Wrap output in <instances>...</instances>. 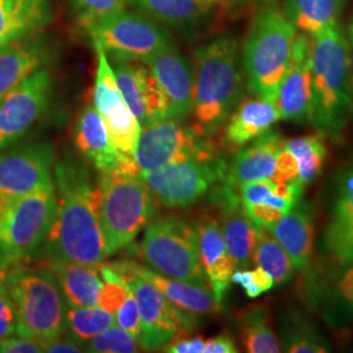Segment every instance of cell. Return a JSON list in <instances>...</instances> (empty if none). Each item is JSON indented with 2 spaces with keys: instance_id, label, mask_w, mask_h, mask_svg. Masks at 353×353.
<instances>
[{
  "instance_id": "6da1fadb",
  "label": "cell",
  "mask_w": 353,
  "mask_h": 353,
  "mask_svg": "<svg viewBox=\"0 0 353 353\" xmlns=\"http://www.w3.org/2000/svg\"><path fill=\"white\" fill-rule=\"evenodd\" d=\"M57 212L36 258L100 265L106 258L101 192L88 169L64 159L54 165Z\"/></svg>"
},
{
  "instance_id": "7a4b0ae2",
  "label": "cell",
  "mask_w": 353,
  "mask_h": 353,
  "mask_svg": "<svg viewBox=\"0 0 353 353\" xmlns=\"http://www.w3.org/2000/svg\"><path fill=\"white\" fill-rule=\"evenodd\" d=\"M194 126L212 137L225 126L245 90L239 41L221 36L194 51Z\"/></svg>"
},
{
  "instance_id": "3957f363",
  "label": "cell",
  "mask_w": 353,
  "mask_h": 353,
  "mask_svg": "<svg viewBox=\"0 0 353 353\" xmlns=\"http://www.w3.org/2000/svg\"><path fill=\"white\" fill-rule=\"evenodd\" d=\"M313 76L312 125L325 138H339L352 112L350 46L341 24L310 37Z\"/></svg>"
},
{
  "instance_id": "277c9868",
  "label": "cell",
  "mask_w": 353,
  "mask_h": 353,
  "mask_svg": "<svg viewBox=\"0 0 353 353\" xmlns=\"http://www.w3.org/2000/svg\"><path fill=\"white\" fill-rule=\"evenodd\" d=\"M296 36V26L274 4L254 17L241 50V61L246 87L256 99L276 102Z\"/></svg>"
},
{
  "instance_id": "5b68a950",
  "label": "cell",
  "mask_w": 353,
  "mask_h": 353,
  "mask_svg": "<svg viewBox=\"0 0 353 353\" xmlns=\"http://www.w3.org/2000/svg\"><path fill=\"white\" fill-rule=\"evenodd\" d=\"M4 283L16 306L17 335L42 341L67 332V303L48 267L13 265Z\"/></svg>"
},
{
  "instance_id": "8992f818",
  "label": "cell",
  "mask_w": 353,
  "mask_h": 353,
  "mask_svg": "<svg viewBox=\"0 0 353 353\" xmlns=\"http://www.w3.org/2000/svg\"><path fill=\"white\" fill-rule=\"evenodd\" d=\"M101 227L106 258L126 248L148 225L156 212V201L139 176L121 172H102Z\"/></svg>"
},
{
  "instance_id": "52a82bcc",
  "label": "cell",
  "mask_w": 353,
  "mask_h": 353,
  "mask_svg": "<svg viewBox=\"0 0 353 353\" xmlns=\"http://www.w3.org/2000/svg\"><path fill=\"white\" fill-rule=\"evenodd\" d=\"M139 256L164 276L210 288L199 256L196 227L178 216L165 214L148 223Z\"/></svg>"
},
{
  "instance_id": "ba28073f",
  "label": "cell",
  "mask_w": 353,
  "mask_h": 353,
  "mask_svg": "<svg viewBox=\"0 0 353 353\" xmlns=\"http://www.w3.org/2000/svg\"><path fill=\"white\" fill-rule=\"evenodd\" d=\"M55 212L57 190L50 178L0 214V268L8 270L36 258Z\"/></svg>"
},
{
  "instance_id": "9c48e42d",
  "label": "cell",
  "mask_w": 353,
  "mask_h": 353,
  "mask_svg": "<svg viewBox=\"0 0 353 353\" xmlns=\"http://www.w3.org/2000/svg\"><path fill=\"white\" fill-rule=\"evenodd\" d=\"M92 38L110 58L145 62L172 41L160 23L143 12L126 8L84 26Z\"/></svg>"
},
{
  "instance_id": "30bf717a",
  "label": "cell",
  "mask_w": 353,
  "mask_h": 353,
  "mask_svg": "<svg viewBox=\"0 0 353 353\" xmlns=\"http://www.w3.org/2000/svg\"><path fill=\"white\" fill-rule=\"evenodd\" d=\"M220 156L211 137L183 119L166 118L141 126L135 160L140 173L191 159L210 160ZM139 173V174H140Z\"/></svg>"
},
{
  "instance_id": "8fae6325",
  "label": "cell",
  "mask_w": 353,
  "mask_h": 353,
  "mask_svg": "<svg viewBox=\"0 0 353 353\" xmlns=\"http://www.w3.org/2000/svg\"><path fill=\"white\" fill-rule=\"evenodd\" d=\"M300 296L328 326L353 325V262H341L328 255L310 262L303 271Z\"/></svg>"
},
{
  "instance_id": "7c38bea8",
  "label": "cell",
  "mask_w": 353,
  "mask_h": 353,
  "mask_svg": "<svg viewBox=\"0 0 353 353\" xmlns=\"http://www.w3.org/2000/svg\"><path fill=\"white\" fill-rule=\"evenodd\" d=\"M227 168V161L217 156L210 160L191 159L165 165L138 176L150 188L156 202L166 208L183 210L202 199L224 179Z\"/></svg>"
},
{
  "instance_id": "4fadbf2b",
  "label": "cell",
  "mask_w": 353,
  "mask_h": 353,
  "mask_svg": "<svg viewBox=\"0 0 353 353\" xmlns=\"http://www.w3.org/2000/svg\"><path fill=\"white\" fill-rule=\"evenodd\" d=\"M139 305L141 332L139 345L157 351L178 338L189 336L198 327V316L186 312L165 297L152 283L132 272H119Z\"/></svg>"
},
{
  "instance_id": "5bb4252c",
  "label": "cell",
  "mask_w": 353,
  "mask_h": 353,
  "mask_svg": "<svg viewBox=\"0 0 353 353\" xmlns=\"http://www.w3.org/2000/svg\"><path fill=\"white\" fill-rule=\"evenodd\" d=\"M52 93V77L45 67L28 76L0 100V151L24 138L46 112Z\"/></svg>"
},
{
  "instance_id": "9a60e30c",
  "label": "cell",
  "mask_w": 353,
  "mask_h": 353,
  "mask_svg": "<svg viewBox=\"0 0 353 353\" xmlns=\"http://www.w3.org/2000/svg\"><path fill=\"white\" fill-rule=\"evenodd\" d=\"M54 161L55 151L46 141L0 151V214L52 178Z\"/></svg>"
},
{
  "instance_id": "2e32d148",
  "label": "cell",
  "mask_w": 353,
  "mask_h": 353,
  "mask_svg": "<svg viewBox=\"0 0 353 353\" xmlns=\"http://www.w3.org/2000/svg\"><path fill=\"white\" fill-rule=\"evenodd\" d=\"M93 46L97 57L93 105L105 122L114 147L121 151H128L138 143L141 130L140 122L119 90L108 54L99 43L93 42Z\"/></svg>"
},
{
  "instance_id": "e0dca14e",
  "label": "cell",
  "mask_w": 353,
  "mask_h": 353,
  "mask_svg": "<svg viewBox=\"0 0 353 353\" xmlns=\"http://www.w3.org/2000/svg\"><path fill=\"white\" fill-rule=\"evenodd\" d=\"M276 105L283 121L312 123L313 118V76L310 36L297 33L290 67L276 96Z\"/></svg>"
},
{
  "instance_id": "ac0fdd59",
  "label": "cell",
  "mask_w": 353,
  "mask_h": 353,
  "mask_svg": "<svg viewBox=\"0 0 353 353\" xmlns=\"http://www.w3.org/2000/svg\"><path fill=\"white\" fill-rule=\"evenodd\" d=\"M117 84L140 126L169 118L168 103L144 62L112 58Z\"/></svg>"
},
{
  "instance_id": "d6986e66",
  "label": "cell",
  "mask_w": 353,
  "mask_h": 353,
  "mask_svg": "<svg viewBox=\"0 0 353 353\" xmlns=\"http://www.w3.org/2000/svg\"><path fill=\"white\" fill-rule=\"evenodd\" d=\"M76 148L100 173L121 172L139 176L135 159L121 154L110 143L108 130L100 113L93 103H88L79 114L74 128Z\"/></svg>"
},
{
  "instance_id": "ffe728a7",
  "label": "cell",
  "mask_w": 353,
  "mask_h": 353,
  "mask_svg": "<svg viewBox=\"0 0 353 353\" xmlns=\"http://www.w3.org/2000/svg\"><path fill=\"white\" fill-rule=\"evenodd\" d=\"M144 63L151 70L163 92L169 118L185 119L191 114L194 93V74L189 61L170 42Z\"/></svg>"
},
{
  "instance_id": "44dd1931",
  "label": "cell",
  "mask_w": 353,
  "mask_h": 353,
  "mask_svg": "<svg viewBox=\"0 0 353 353\" xmlns=\"http://www.w3.org/2000/svg\"><path fill=\"white\" fill-rule=\"evenodd\" d=\"M288 254L296 271L303 272L313 258L316 211L312 203L300 201L276 224L265 229Z\"/></svg>"
},
{
  "instance_id": "7402d4cb",
  "label": "cell",
  "mask_w": 353,
  "mask_h": 353,
  "mask_svg": "<svg viewBox=\"0 0 353 353\" xmlns=\"http://www.w3.org/2000/svg\"><path fill=\"white\" fill-rule=\"evenodd\" d=\"M109 265H113L119 272H132L140 278L145 279L157 290H161L166 299H169L178 307L192 314L204 316L214 314L221 310L223 305L216 301L212 290L208 287H201L176 279L168 278L135 261H115Z\"/></svg>"
},
{
  "instance_id": "603a6c76",
  "label": "cell",
  "mask_w": 353,
  "mask_h": 353,
  "mask_svg": "<svg viewBox=\"0 0 353 353\" xmlns=\"http://www.w3.org/2000/svg\"><path fill=\"white\" fill-rule=\"evenodd\" d=\"M280 131L270 130L265 135L241 147L232 163L228 164L224 182L239 190L242 183L271 178L279 153L284 148Z\"/></svg>"
},
{
  "instance_id": "cb8c5ba5",
  "label": "cell",
  "mask_w": 353,
  "mask_h": 353,
  "mask_svg": "<svg viewBox=\"0 0 353 353\" xmlns=\"http://www.w3.org/2000/svg\"><path fill=\"white\" fill-rule=\"evenodd\" d=\"M195 227L203 270L216 301L223 305L236 267L228 252L219 221L207 214L203 216Z\"/></svg>"
},
{
  "instance_id": "d4e9b609",
  "label": "cell",
  "mask_w": 353,
  "mask_h": 353,
  "mask_svg": "<svg viewBox=\"0 0 353 353\" xmlns=\"http://www.w3.org/2000/svg\"><path fill=\"white\" fill-rule=\"evenodd\" d=\"M281 119L275 101L250 99L240 102L229 117L224 130V145L240 150L252 140L265 135Z\"/></svg>"
},
{
  "instance_id": "484cf974",
  "label": "cell",
  "mask_w": 353,
  "mask_h": 353,
  "mask_svg": "<svg viewBox=\"0 0 353 353\" xmlns=\"http://www.w3.org/2000/svg\"><path fill=\"white\" fill-rule=\"evenodd\" d=\"M214 3L211 0H128V4L161 26L189 33L204 24Z\"/></svg>"
},
{
  "instance_id": "4316f807",
  "label": "cell",
  "mask_w": 353,
  "mask_h": 353,
  "mask_svg": "<svg viewBox=\"0 0 353 353\" xmlns=\"http://www.w3.org/2000/svg\"><path fill=\"white\" fill-rule=\"evenodd\" d=\"M220 230L236 268H249L262 228L254 225L242 203L220 208Z\"/></svg>"
},
{
  "instance_id": "83f0119b",
  "label": "cell",
  "mask_w": 353,
  "mask_h": 353,
  "mask_svg": "<svg viewBox=\"0 0 353 353\" xmlns=\"http://www.w3.org/2000/svg\"><path fill=\"white\" fill-rule=\"evenodd\" d=\"M50 16V0H0V45L37 32Z\"/></svg>"
},
{
  "instance_id": "f1b7e54d",
  "label": "cell",
  "mask_w": 353,
  "mask_h": 353,
  "mask_svg": "<svg viewBox=\"0 0 353 353\" xmlns=\"http://www.w3.org/2000/svg\"><path fill=\"white\" fill-rule=\"evenodd\" d=\"M46 50L36 41L26 38L0 45V100L43 67Z\"/></svg>"
},
{
  "instance_id": "f546056e",
  "label": "cell",
  "mask_w": 353,
  "mask_h": 353,
  "mask_svg": "<svg viewBox=\"0 0 353 353\" xmlns=\"http://www.w3.org/2000/svg\"><path fill=\"white\" fill-rule=\"evenodd\" d=\"M63 292L65 303L74 306H96L103 285L99 265L65 261H46Z\"/></svg>"
},
{
  "instance_id": "4dcf8cb0",
  "label": "cell",
  "mask_w": 353,
  "mask_h": 353,
  "mask_svg": "<svg viewBox=\"0 0 353 353\" xmlns=\"http://www.w3.org/2000/svg\"><path fill=\"white\" fill-rule=\"evenodd\" d=\"M278 331L281 352L327 353L332 351L330 341L312 319L296 309H290L279 316Z\"/></svg>"
},
{
  "instance_id": "1f68e13d",
  "label": "cell",
  "mask_w": 353,
  "mask_h": 353,
  "mask_svg": "<svg viewBox=\"0 0 353 353\" xmlns=\"http://www.w3.org/2000/svg\"><path fill=\"white\" fill-rule=\"evenodd\" d=\"M348 0H284L283 11L297 30L310 37L339 24Z\"/></svg>"
},
{
  "instance_id": "d6a6232c",
  "label": "cell",
  "mask_w": 353,
  "mask_h": 353,
  "mask_svg": "<svg viewBox=\"0 0 353 353\" xmlns=\"http://www.w3.org/2000/svg\"><path fill=\"white\" fill-rule=\"evenodd\" d=\"M241 341L250 353L281 352L278 335L270 323L268 309L252 305L239 314Z\"/></svg>"
},
{
  "instance_id": "836d02e7",
  "label": "cell",
  "mask_w": 353,
  "mask_h": 353,
  "mask_svg": "<svg viewBox=\"0 0 353 353\" xmlns=\"http://www.w3.org/2000/svg\"><path fill=\"white\" fill-rule=\"evenodd\" d=\"M284 148L296 157L300 169V182L305 188L321 176L327 156V147L322 134L316 132L285 140Z\"/></svg>"
},
{
  "instance_id": "e575fe53",
  "label": "cell",
  "mask_w": 353,
  "mask_h": 353,
  "mask_svg": "<svg viewBox=\"0 0 353 353\" xmlns=\"http://www.w3.org/2000/svg\"><path fill=\"white\" fill-rule=\"evenodd\" d=\"M252 265L262 267L274 279L275 285L288 283L296 272L288 254L265 229H262L261 237L254 250Z\"/></svg>"
},
{
  "instance_id": "d590c367",
  "label": "cell",
  "mask_w": 353,
  "mask_h": 353,
  "mask_svg": "<svg viewBox=\"0 0 353 353\" xmlns=\"http://www.w3.org/2000/svg\"><path fill=\"white\" fill-rule=\"evenodd\" d=\"M113 323V314L100 306H74L67 303V331L83 344Z\"/></svg>"
},
{
  "instance_id": "8d00e7d4",
  "label": "cell",
  "mask_w": 353,
  "mask_h": 353,
  "mask_svg": "<svg viewBox=\"0 0 353 353\" xmlns=\"http://www.w3.org/2000/svg\"><path fill=\"white\" fill-rule=\"evenodd\" d=\"M322 242L328 256L341 262H353V220L332 219Z\"/></svg>"
},
{
  "instance_id": "74e56055",
  "label": "cell",
  "mask_w": 353,
  "mask_h": 353,
  "mask_svg": "<svg viewBox=\"0 0 353 353\" xmlns=\"http://www.w3.org/2000/svg\"><path fill=\"white\" fill-rule=\"evenodd\" d=\"M139 351V341L119 325H112L84 343V352L134 353Z\"/></svg>"
},
{
  "instance_id": "f35d334b",
  "label": "cell",
  "mask_w": 353,
  "mask_h": 353,
  "mask_svg": "<svg viewBox=\"0 0 353 353\" xmlns=\"http://www.w3.org/2000/svg\"><path fill=\"white\" fill-rule=\"evenodd\" d=\"M99 268L103 285L99 293L97 305L114 316L126 300V284L119 271H117L113 265H100Z\"/></svg>"
},
{
  "instance_id": "ab89813d",
  "label": "cell",
  "mask_w": 353,
  "mask_h": 353,
  "mask_svg": "<svg viewBox=\"0 0 353 353\" xmlns=\"http://www.w3.org/2000/svg\"><path fill=\"white\" fill-rule=\"evenodd\" d=\"M81 26L126 8L128 0H70Z\"/></svg>"
},
{
  "instance_id": "60d3db41",
  "label": "cell",
  "mask_w": 353,
  "mask_h": 353,
  "mask_svg": "<svg viewBox=\"0 0 353 353\" xmlns=\"http://www.w3.org/2000/svg\"><path fill=\"white\" fill-rule=\"evenodd\" d=\"M232 283L241 285L249 299H256L274 288L275 283L265 270L255 265L254 270L236 268L232 274Z\"/></svg>"
},
{
  "instance_id": "b9f144b4",
  "label": "cell",
  "mask_w": 353,
  "mask_h": 353,
  "mask_svg": "<svg viewBox=\"0 0 353 353\" xmlns=\"http://www.w3.org/2000/svg\"><path fill=\"white\" fill-rule=\"evenodd\" d=\"M332 219L353 220V163L341 173L334 194Z\"/></svg>"
},
{
  "instance_id": "7bdbcfd3",
  "label": "cell",
  "mask_w": 353,
  "mask_h": 353,
  "mask_svg": "<svg viewBox=\"0 0 353 353\" xmlns=\"http://www.w3.org/2000/svg\"><path fill=\"white\" fill-rule=\"evenodd\" d=\"M127 287V285H126ZM114 321L128 334H131L135 339H140L141 332V319H140V310L138 301L134 293L127 287V297L125 303L118 309L114 314Z\"/></svg>"
},
{
  "instance_id": "ee69618b",
  "label": "cell",
  "mask_w": 353,
  "mask_h": 353,
  "mask_svg": "<svg viewBox=\"0 0 353 353\" xmlns=\"http://www.w3.org/2000/svg\"><path fill=\"white\" fill-rule=\"evenodd\" d=\"M17 322L16 306L3 279L0 280V341L16 334Z\"/></svg>"
},
{
  "instance_id": "f6af8a7d",
  "label": "cell",
  "mask_w": 353,
  "mask_h": 353,
  "mask_svg": "<svg viewBox=\"0 0 353 353\" xmlns=\"http://www.w3.org/2000/svg\"><path fill=\"white\" fill-rule=\"evenodd\" d=\"M242 207L252 220V224L262 229L272 227L287 214L284 210L265 203H245L242 204Z\"/></svg>"
},
{
  "instance_id": "bcb514c9",
  "label": "cell",
  "mask_w": 353,
  "mask_h": 353,
  "mask_svg": "<svg viewBox=\"0 0 353 353\" xmlns=\"http://www.w3.org/2000/svg\"><path fill=\"white\" fill-rule=\"evenodd\" d=\"M276 182H300V169L296 157L287 148L279 153L274 174L270 178Z\"/></svg>"
},
{
  "instance_id": "7dc6e473",
  "label": "cell",
  "mask_w": 353,
  "mask_h": 353,
  "mask_svg": "<svg viewBox=\"0 0 353 353\" xmlns=\"http://www.w3.org/2000/svg\"><path fill=\"white\" fill-rule=\"evenodd\" d=\"M43 352L48 353H81L84 352V344L77 341L72 334L64 332L55 338L41 341Z\"/></svg>"
},
{
  "instance_id": "c3c4849f",
  "label": "cell",
  "mask_w": 353,
  "mask_h": 353,
  "mask_svg": "<svg viewBox=\"0 0 353 353\" xmlns=\"http://www.w3.org/2000/svg\"><path fill=\"white\" fill-rule=\"evenodd\" d=\"M41 341L26 336H10L0 341V353H42Z\"/></svg>"
},
{
  "instance_id": "681fc988",
  "label": "cell",
  "mask_w": 353,
  "mask_h": 353,
  "mask_svg": "<svg viewBox=\"0 0 353 353\" xmlns=\"http://www.w3.org/2000/svg\"><path fill=\"white\" fill-rule=\"evenodd\" d=\"M205 341L202 338H178L163 347L164 352L169 353H202Z\"/></svg>"
},
{
  "instance_id": "f907efd6",
  "label": "cell",
  "mask_w": 353,
  "mask_h": 353,
  "mask_svg": "<svg viewBox=\"0 0 353 353\" xmlns=\"http://www.w3.org/2000/svg\"><path fill=\"white\" fill-rule=\"evenodd\" d=\"M204 353H236L237 345L229 334H220L208 339L204 344Z\"/></svg>"
},
{
  "instance_id": "816d5d0a",
  "label": "cell",
  "mask_w": 353,
  "mask_h": 353,
  "mask_svg": "<svg viewBox=\"0 0 353 353\" xmlns=\"http://www.w3.org/2000/svg\"><path fill=\"white\" fill-rule=\"evenodd\" d=\"M347 38L350 46V72H351V93H352V112H353V17L350 21L347 29Z\"/></svg>"
},
{
  "instance_id": "f5cc1de1",
  "label": "cell",
  "mask_w": 353,
  "mask_h": 353,
  "mask_svg": "<svg viewBox=\"0 0 353 353\" xmlns=\"http://www.w3.org/2000/svg\"><path fill=\"white\" fill-rule=\"evenodd\" d=\"M6 274H7V270H3V268H0V280H3V279H4Z\"/></svg>"
},
{
  "instance_id": "db71d44e",
  "label": "cell",
  "mask_w": 353,
  "mask_h": 353,
  "mask_svg": "<svg viewBox=\"0 0 353 353\" xmlns=\"http://www.w3.org/2000/svg\"><path fill=\"white\" fill-rule=\"evenodd\" d=\"M211 1H216V0H211Z\"/></svg>"
}]
</instances>
